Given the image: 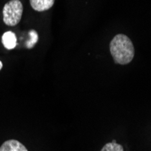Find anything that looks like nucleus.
<instances>
[{
	"label": "nucleus",
	"mask_w": 151,
	"mask_h": 151,
	"mask_svg": "<svg viewBox=\"0 0 151 151\" xmlns=\"http://www.w3.org/2000/svg\"><path fill=\"white\" fill-rule=\"evenodd\" d=\"M109 51L116 63L125 65L129 63L135 55V48L129 36L119 34L109 44Z\"/></svg>",
	"instance_id": "1"
},
{
	"label": "nucleus",
	"mask_w": 151,
	"mask_h": 151,
	"mask_svg": "<svg viewBox=\"0 0 151 151\" xmlns=\"http://www.w3.org/2000/svg\"><path fill=\"white\" fill-rule=\"evenodd\" d=\"M23 5L20 0H10L3 8V20L6 25L15 26L22 18Z\"/></svg>",
	"instance_id": "2"
},
{
	"label": "nucleus",
	"mask_w": 151,
	"mask_h": 151,
	"mask_svg": "<svg viewBox=\"0 0 151 151\" xmlns=\"http://www.w3.org/2000/svg\"><path fill=\"white\" fill-rule=\"evenodd\" d=\"M0 151H28L27 148L16 139H9L5 141L0 147Z\"/></svg>",
	"instance_id": "3"
},
{
	"label": "nucleus",
	"mask_w": 151,
	"mask_h": 151,
	"mask_svg": "<svg viewBox=\"0 0 151 151\" xmlns=\"http://www.w3.org/2000/svg\"><path fill=\"white\" fill-rule=\"evenodd\" d=\"M55 0H30V5L32 8L38 12H44L50 9Z\"/></svg>",
	"instance_id": "4"
},
{
	"label": "nucleus",
	"mask_w": 151,
	"mask_h": 151,
	"mask_svg": "<svg viewBox=\"0 0 151 151\" xmlns=\"http://www.w3.org/2000/svg\"><path fill=\"white\" fill-rule=\"evenodd\" d=\"M2 44L7 50H12L17 46V36L11 31L6 32L2 36Z\"/></svg>",
	"instance_id": "5"
},
{
	"label": "nucleus",
	"mask_w": 151,
	"mask_h": 151,
	"mask_svg": "<svg viewBox=\"0 0 151 151\" xmlns=\"http://www.w3.org/2000/svg\"><path fill=\"white\" fill-rule=\"evenodd\" d=\"M101 151H124L123 147L116 142V140H113L111 143H107Z\"/></svg>",
	"instance_id": "6"
},
{
	"label": "nucleus",
	"mask_w": 151,
	"mask_h": 151,
	"mask_svg": "<svg viewBox=\"0 0 151 151\" xmlns=\"http://www.w3.org/2000/svg\"><path fill=\"white\" fill-rule=\"evenodd\" d=\"M29 36H30V40L26 43V48L31 49L37 43V41H38V34H37V32L35 30H30L29 31Z\"/></svg>",
	"instance_id": "7"
},
{
	"label": "nucleus",
	"mask_w": 151,
	"mask_h": 151,
	"mask_svg": "<svg viewBox=\"0 0 151 151\" xmlns=\"http://www.w3.org/2000/svg\"><path fill=\"white\" fill-rule=\"evenodd\" d=\"M2 67H3V63H2V62H1V61H0V70L2 69Z\"/></svg>",
	"instance_id": "8"
}]
</instances>
